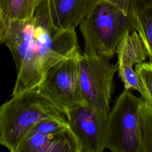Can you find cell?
<instances>
[{"instance_id":"cell-10","label":"cell","mask_w":152,"mask_h":152,"mask_svg":"<svg viewBox=\"0 0 152 152\" xmlns=\"http://www.w3.org/2000/svg\"><path fill=\"white\" fill-rule=\"evenodd\" d=\"M97 1L49 0L53 25L60 30H75Z\"/></svg>"},{"instance_id":"cell-14","label":"cell","mask_w":152,"mask_h":152,"mask_svg":"<svg viewBox=\"0 0 152 152\" xmlns=\"http://www.w3.org/2000/svg\"><path fill=\"white\" fill-rule=\"evenodd\" d=\"M143 93L141 95L152 106V63L142 62L135 65Z\"/></svg>"},{"instance_id":"cell-12","label":"cell","mask_w":152,"mask_h":152,"mask_svg":"<svg viewBox=\"0 0 152 152\" xmlns=\"http://www.w3.org/2000/svg\"><path fill=\"white\" fill-rule=\"evenodd\" d=\"M40 0H0V11L19 20L33 18Z\"/></svg>"},{"instance_id":"cell-5","label":"cell","mask_w":152,"mask_h":152,"mask_svg":"<svg viewBox=\"0 0 152 152\" xmlns=\"http://www.w3.org/2000/svg\"><path fill=\"white\" fill-rule=\"evenodd\" d=\"M104 56L80 54L79 79L84 102L105 116L110 112L113 90V78L118 64H113Z\"/></svg>"},{"instance_id":"cell-15","label":"cell","mask_w":152,"mask_h":152,"mask_svg":"<svg viewBox=\"0 0 152 152\" xmlns=\"http://www.w3.org/2000/svg\"><path fill=\"white\" fill-rule=\"evenodd\" d=\"M146 5H152V0H129V10Z\"/></svg>"},{"instance_id":"cell-9","label":"cell","mask_w":152,"mask_h":152,"mask_svg":"<svg viewBox=\"0 0 152 152\" xmlns=\"http://www.w3.org/2000/svg\"><path fill=\"white\" fill-rule=\"evenodd\" d=\"M18 152H80V150L69 128L57 134L33 128Z\"/></svg>"},{"instance_id":"cell-11","label":"cell","mask_w":152,"mask_h":152,"mask_svg":"<svg viewBox=\"0 0 152 152\" xmlns=\"http://www.w3.org/2000/svg\"><path fill=\"white\" fill-rule=\"evenodd\" d=\"M135 20V30L139 34L152 63V5L129 9Z\"/></svg>"},{"instance_id":"cell-2","label":"cell","mask_w":152,"mask_h":152,"mask_svg":"<svg viewBox=\"0 0 152 152\" xmlns=\"http://www.w3.org/2000/svg\"><path fill=\"white\" fill-rule=\"evenodd\" d=\"M63 114L37 88L12 96L0 106V144L11 152H18L37 123Z\"/></svg>"},{"instance_id":"cell-13","label":"cell","mask_w":152,"mask_h":152,"mask_svg":"<svg viewBox=\"0 0 152 152\" xmlns=\"http://www.w3.org/2000/svg\"><path fill=\"white\" fill-rule=\"evenodd\" d=\"M141 97L139 112L140 152H152V106Z\"/></svg>"},{"instance_id":"cell-1","label":"cell","mask_w":152,"mask_h":152,"mask_svg":"<svg viewBox=\"0 0 152 152\" xmlns=\"http://www.w3.org/2000/svg\"><path fill=\"white\" fill-rule=\"evenodd\" d=\"M0 43L10 50L17 69L12 96L37 88L52 65L80 52L75 30L53 25L49 0H40L29 19L12 18L0 11Z\"/></svg>"},{"instance_id":"cell-4","label":"cell","mask_w":152,"mask_h":152,"mask_svg":"<svg viewBox=\"0 0 152 152\" xmlns=\"http://www.w3.org/2000/svg\"><path fill=\"white\" fill-rule=\"evenodd\" d=\"M142 97L125 88L107 116L105 147L113 152H140V107Z\"/></svg>"},{"instance_id":"cell-16","label":"cell","mask_w":152,"mask_h":152,"mask_svg":"<svg viewBox=\"0 0 152 152\" xmlns=\"http://www.w3.org/2000/svg\"><path fill=\"white\" fill-rule=\"evenodd\" d=\"M119 6L125 12H129V0H109Z\"/></svg>"},{"instance_id":"cell-3","label":"cell","mask_w":152,"mask_h":152,"mask_svg":"<svg viewBox=\"0 0 152 152\" xmlns=\"http://www.w3.org/2000/svg\"><path fill=\"white\" fill-rule=\"evenodd\" d=\"M79 26L84 41L83 53L111 59L120 42L135 30V20L130 11L125 12L109 0H98Z\"/></svg>"},{"instance_id":"cell-7","label":"cell","mask_w":152,"mask_h":152,"mask_svg":"<svg viewBox=\"0 0 152 152\" xmlns=\"http://www.w3.org/2000/svg\"><path fill=\"white\" fill-rule=\"evenodd\" d=\"M65 115L80 152L104 151L108 116L103 115L86 103L72 107Z\"/></svg>"},{"instance_id":"cell-8","label":"cell","mask_w":152,"mask_h":152,"mask_svg":"<svg viewBox=\"0 0 152 152\" xmlns=\"http://www.w3.org/2000/svg\"><path fill=\"white\" fill-rule=\"evenodd\" d=\"M116 53L118 56V75L125 88L143 91L139 78L133 66L143 62L148 57L147 49L136 30L127 34L119 43Z\"/></svg>"},{"instance_id":"cell-6","label":"cell","mask_w":152,"mask_h":152,"mask_svg":"<svg viewBox=\"0 0 152 152\" xmlns=\"http://www.w3.org/2000/svg\"><path fill=\"white\" fill-rule=\"evenodd\" d=\"M80 52L52 65L37 87L61 112L65 115L72 107L85 103L78 73Z\"/></svg>"}]
</instances>
